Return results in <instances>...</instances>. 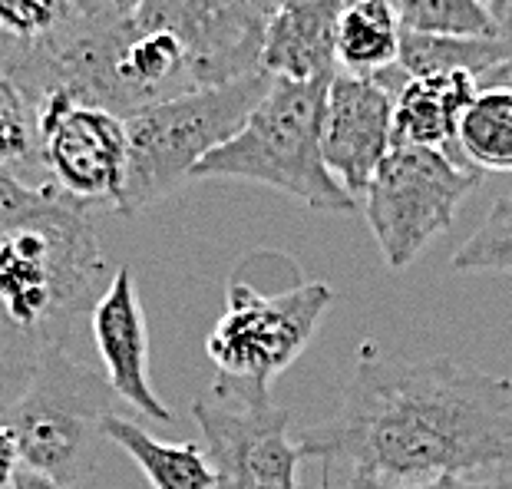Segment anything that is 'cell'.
<instances>
[{"label":"cell","instance_id":"obj_25","mask_svg":"<svg viewBox=\"0 0 512 489\" xmlns=\"http://www.w3.org/2000/svg\"><path fill=\"white\" fill-rule=\"evenodd\" d=\"M483 7L489 10L499 34L512 40V0H483Z\"/></svg>","mask_w":512,"mask_h":489},{"label":"cell","instance_id":"obj_10","mask_svg":"<svg viewBox=\"0 0 512 489\" xmlns=\"http://www.w3.org/2000/svg\"><path fill=\"white\" fill-rule=\"evenodd\" d=\"M192 417L215 466V489H298V440H288V410L232 407L222 400H195Z\"/></svg>","mask_w":512,"mask_h":489},{"label":"cell","instance_id":"obj_17","mask_svg":"<svg viewBox=\"0 0 512 489\" xmlns=\"http://www.w3.org/2000/svg\"><path fill=\"white\" fill-rule=\"evenodd\" d=\"M512 60L509 37H450V34H413L400 30L397 67L407 76L470 73L483 80L486 73Z\"/></svg>","mask_w":512,"mask_h":489},{"label":"cell","instance_id":"obj_4","mask_svg":"<svg viewBox=\"0 0 512 489\" xmlns=\"http://www.w3.org/2000/svg\"><path fill=\"white\" fill-rule=\"evenodd\" d=\"M268 83L271 76L258 70L242 80L205 86L129 113L126 186L116 215L133 219L192 179L195 166L248 123Z\"/></svg>","mask_w":512,"mask_h":489},{"label":"cell","instance_id":"obj_12","mask_svg":"<svg viewBox=\"0 0 512 489\" xmlns=\"http://www.w3.org/2000/svg\"><path fill=\"white\" fill-rule=\"evenodd\" d=\"M90 331L96 341V354L103 361V377L110 380L116 397L149 420H176L149 384V328L133 268L113 271L103 298L93 308Z\"/></svg>","mask_w":512,"mask_h":489},{"label":"cell","instance_id":"obj_8","mask_svg":"<svg viewBox=\"0 0 512 489\" xmlns=\"http://www.w3.org/2000/svg\"><path fill=\"white\" fill-rule=\"evenodd\" d=\"M47 182L80 209L119 212L126 186V116L53 90L37 100Z\"/></svg>","mask_w":512,"mask_h":489},{"label":"cell","instance_id":"obj_28","mask_svg":"<svg viewBox=\"0 0 512 489\" xmlns=\"http://www.w3.org/2000/svg\"><path fill=\"white\" fill-rule=\"evenodd\" d=\"M271 7H281V4H288V0H268Z\"/></svg>","mask_w":512,"mask_h":489},{"label":"cell","instance_id":"obj_26","mask_svg":"<svg viewBox=\"0 0 512 489\" xmlns=\"http://www.w3.org/2000/svg\"><path fill=\"white\" fill-rule=\"evenodd\" d=\"M10 489H73V486H63V483H57V480H50V476H43V473H34V470H20L17 473V480H14V486Z\"/></svg>","mask_w":512,"mask_h":489},{"label":"cell","instance_id":"obj_14","mask_svg":"<svg viewBox=\"0 0 512 489\" xmlns=\"http://www.w3.org/2000/svg\"><path fill=\"white\" fill-rule=\"evenodd\" d=\"M476 93L479 83L470 73L407 76L394 96V146H430L470 166L460 156V123Z\"/></svg>","mask_w":512,"mask_h":489},{"label":"cell","instance_id":"obj_24","mask_svg":"<svg viewBox=\"0 0 512 489\" xmlns=\"http://www.w3.org/2000/svg\"><path fill=\"white\" fill-rule=\"evenodd\" d=\"M139 0H76V20L100 24V20H119L133 14Z\"/></svg>","mask_w":512,"mask_h":489},{"label":"cell","instance_id":"obj_22","mask_svg":"<svg viewBox=\"0 0 512 489\" xmlns=\"http://www.w3.org/2000/svg\"><path fill=\"white\" fill-rule=\"evenodd\" d=\"M63 195L47 182V186H30L27 179L0 172V235H7L10 228L30 222L40 212H50L53 205H60Z\"/></svg>","mask_w":512,"mask_h":489},{"label":"cell","instance_id":"obj_16","mask_svg":"<svg viewBox=\"0 0 512 489\" xmlns=\"http://www.w3.org/2000/svg\"><path fill=\"white\" fill-rule=\"evenodd\" d=\"M400 60V20L390 0H354L337 20V70L377 76Z\"/></svg>","mask_w":512,"mask_h":489},{"label":"cell","instance_id":"obj_15","mask_svg":"<svg viewBox=\"0 0 512 489\" xmlns=\"http://www.w3.org/2000/svg\"><path fill=\"white\" fill-rule=\"evenodd\" d=\"M106 440L129 453L152 489H215V466L199 443H162L136 420L110 414L103 423Z\"/></svg>","mask_w":512,"mask_h":489},{"label":"cell","instance_id":"obj_19","mask_svg":"<svg viewBox=\"0 0 512 489\" xmlns=\"http://www.w3.org/2000/svg\"><path fill=\"white\" fill-rule=\"evenodd\" d=\"M34 169H43L37 103L17 76L0 70V172L27 179Z\"/></svg>","mask_w":512,"mask_h":489},{"label":"cell","instance_id":"obj_23","mask_svg":"<svg viewBox=\"0 0 512 489\" xmlns=\"http://www.w3.org/2000/svg\"><path fill=\"white\" fill-rule=\"evenodd\" d=\"M344 489H512V480H483L476 473H446L430 480H384L370 473H351Z\"/></svg>","mask_w":512,"mask_h":489},{"label":"cell","instance_id":"obj_18","mask_svg":"<svg viewBox=\"0 0 512 489\" xmlns=\"http://www.w3.org/2000/svg\"><path fill=\"white\" fill-rule=\"evenodd\" d=\"M460 156L479 172H512V86H479L460 123Z\"/></svg>","mask_w":512,"mask_h":489},{"label":"cell","instance_id":"obj_27","mask_svg":"<svg viewBox=\"0 0 512 489\" xmlns=\"http://www.w3.org/2000/svg\"><path fill=\"white\" fill-rule=\"evenodd\" d=\"M321 489H331V470H324V480H321Z\"/></svg>","mask_w":512,"mask_h":489},{"label":"cell","instance_id":"obj_21","mask_svg":"<svg viewBox=\"0 0 512 489\" xmlns=\"http://www.w3.org/2000/svg\"><path fill=\"white\" fill-rule=\"evenodd\" d=\"M450 268L463 271V275H470V271H503V275H512V195L493 202L483 225L453 252Z\"/></svg>","mask_w":512,"mask_h":489},{"label":"cell","instance_id":"obj_29","mask_svg":"<svg viewBox=\"0 0 512 489\" xmlns=\"http://www.w3.org/2000/svg\"><path fill=\"white\" fill-rule=\"evenodd\" d=\"M341 4H344V7H347V4H354V0H341Z\"/></svg>","mask_w":512,"mask_h":489},{"label":"cell","instance_id":"obj_6","mask_svg":"<svg viewBox=\"0 0 512 489\" xmlns=\"http://www.w3.org/2000/svg\"><path fill=\"white\" fill-rule=\"evenodd\" d=\"M116 400L110 380L57 347L30 367L24 390L0 420L14 430L27 470L80 489L96 470L103 423L116 414Z\"/></svg>","mask_w":512,"mask_h":489},{"label":"cell","instance_id":"obj_1","mask_svg":"<svg viewBox=\"0 0 512 489\" xmlns=\"http://www.w3.org/2000/svg\"><path fill=\"white\" fill-rule=\"evenodd\" d=\"M301 456L344 460L351 473L430 480L512 463V380L453 357L357 351L337 407L301 430Z\"/></svg>","mask_w":512,"mask_h":489},{"label":"cell","instance_id":"obj_5","mask_svg":"<svg viewBox=\"0 0 512 489\" xmlns=\"http://www.w3.org/2000/svg\"><path fill=\"white\" fill-rule=\"evenodd\" d=\"M331 304L334 291L324 281L261 295L235 278L228 285V308L205 338V354L219 374L212 397L232 407L271 404L275 377L304 354Z\"/></svg>","mask_w":512,"mask_h":489},{"label":"cell","instance_id":"obj_13","mask_svg":"<svg viewBox=\"0 0 512 489\" xmlns=\"http://www.w3.org/2000/svg\"><path fill=\"white\" fill-rule=\"evenodd\" d=\"M341 0H288L275 7L261 47V70L285 80H331L337 73Z\"/></svg>","mask_w":512,"mask_h":489},{"label":"cell","instance_id":"obj_2","mask_svg":"<svg viewBox=\"0 0 512 489\" xmlns=\"http://www.w3.org/2000/svg\"><path fill=\"white\" fill-rule=\"evenodd\" d=\"M110 278L93 212L67 199L0 235V377L27 380L47 351H67Z\"/></svg>","mask_w":512,"mask_h":489},{"label":"cell","instance_id":"obj_20","mask_svg":"<svg viewBox=\"0 0 512 489\" xmlns=\"http://www.w3.org/2000/svg\"><path fill=\"white\" fill-rule=\"evenodd\" d=\"M400 30L450 37H503L483 0H390Z\"/></svg>","mask_w":512,"mask_h":489},{"label":"cell","instance_id":"obj_3","mask_svg":"<svg viewBox=\"0 0 512 489\" xmlns=\"http://www.w3.org/2000/svg\"><path fill=\"white\" fill-rule=\"evenodd\" d=\"M328 83L271 76L248 123L228 143L212 149L195 166L192 179L258 182L314 212H354L357 199L334 179L321 152Z\"/></svg>","mask_w":512,"mask_h":489},{"label":"cell","instance_id":"obj_11","mask_svg":"<svg viewBox=\"0 0 512 489\" xmlns=\"http://www.w3.org/2000/svg\"><path fill=\"white\" fill-rule=\"evenodd\" d=\"M394 149V90L377 76L337 70L328 83L321 152L334 179L357 199Z\"/></svg>","mask_w":512,"mask_h":489},{"label":"cell","instance_id":"obj_7","mask_svg":"<svg viewBox=\"0 0 512 489\" xmlns=\"http://www.w3.org/2000/svg\"><path fill=\"white\" fill-rule=\"evenodd\" d=\"M483 172L460 166L430 146H394L364 192V215L384 262L403 271L433 238L453 225Z\"/></svg>","mask_w":512,"mask_h":489},{"label":"cell","instance_id":"obj_9","mask_svg":"<svg viewBox=\"0 0 512 489\" xmlns=\"http://www.w3.org/2000/svg\"><path fill=\"white\" fill-rule=\"evenodd\" d=\"M136 10L179 37L199 90L258 73L275 14L268 0H139Z\"/></svg>","mask_w":512,"mask_h":489}]
</instances>
